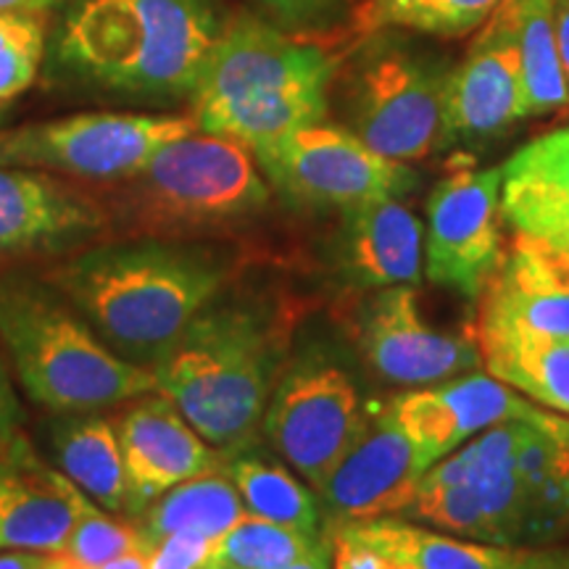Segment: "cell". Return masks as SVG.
Returning <instances> with one entry per match:
<instances>
[{"label":"cell","instance_id":"obj_1","mask_svg":"<svg viewBox=\"0 0 569 569\" xmlns=\"http://www.w3.org/2000/svg\"><path fill=\"white\" fill-rule=\"evenodd\" d=\"M227 21L222 0H63L46 67L63 84L124 101H193Z\"/></svg>","mask_w":569,"mask_h":569},{"label":"cell","instance_id":"obj_2","mask_svg":"<svg viewBox=\"0 0 569 569\" xmlns=\"http://www.w3.org/2000/svg\"><path fill=\"white\" fill-rule=\"evenodd\" d=\"M111 351L156 365L224 284L211 248L184 240L130 238L71 256L46 272Z\"/></svg>","mask_w":569,"mask_h":569},{"label":"cell","instance_id":"obj_3","mask_svg":"<svg viewBox=\"0 0 569 569\" xmlns=\"http://www.w3.org/2000/svg\"><path fill=\"white\" fill-rule=\"evenodd\" d=\"M336 56L259 17H230L193 96L196 127L251 151L325 122Z\"/></svg>","mask_w":569,"mask_h":569},{"label":"cell","instance_id":"obj_4","mask_svg":"<svg viewBox=\"0 0 569 569\" xmlns=\"http://www.w3.org/2000/svg\"><path fill=\"white\" fill-rule=\"evenodd\" d=\"M0 343L34 403L84 415L153 393V369L132 365L98 338L51 282L0 274Z\"/></svg>","mask_w":569,"mask_h":569},{"label":"cell","instance_id":"obj_5","mask_svg":"<svg viewBox=\"0 0 569 569\" xmlns=\"http://www.w3.org/2000/svg\"><path fill=\"white\" fill-rule=\"evenodd\" d=\"M272 325L240 303H209L153 365L156 390L217 451H243L274 390Z\"/></svg>","mask_w":569,"mask_h":569},{"label":"cell","instance_id":"obj_6","mask_svg":"<svg viewBox=\"0 0 569 569\" xmlns=\"http://www.w3.org/2000/svg\"><path fill=\"white\" fill-rule=\"evenodd\" d=\"M113 184V217L130 238L222 230L256 217L272 196L251 148L203 130L167 142L138 174Z\"/></svg>","mask_w":569,"mask_h":569},{"label":"cell","instance_id":"obj_7","mask_svg":"<svg viewBox=\"0 0 569 569\" xmlns=\"http://www.w3.org/2000/svg\"><path fill=\"white\" fill-rule=\"evenodd\" d=\"M451 74V63L411 42L409 32L377 30L361 34L338 61L330 90L348 132L375 153L407 163L448 148Z\"/></svg>","mask_w":569,"mask_h":569},{"label":"cell","instance_id":"obj_8","mask_svg":"<svg viewBox=\"0 0 569 569\" xmlns=\"http://www.w3.org/2000/svg\"><path fill=\"white\" fill-rule=\"evenodd\" d=\"M193 130L196 119L184 113H71L0 134V163L122 182L138 174L159 148Z\"/></svg>","mask_w":569,"mask_h":569},{"label":"cell","instance_id":"obj_9","mask_svg":"<svg viewBox=\"0 0 569 569\" xmlns=\"http://www.w3.org/2000/svg\"><path fill=\"white\" fill-rule=\"evenodd\" d=\"M267 182L298 206L351 209L417 188L415 169L367 148L346 127L309 124L253 151Z\"/></svg>","mask_w":569,"mask_h":569},{"label":"cell","instance_id":"obj_10","mask_svg":"<svg viewBox=\"0 0 569 569\" xmlns=\"http://www.w3.org/2000/svg\"><path fill=\"white\" fill-rule=\"evenodd\" d=\"M365 417L351 375L311 356L277 377L261 427L274 451L317 490L351 448Z\"/></svg>","mask_w":569,"mask_h":569},{"label":"cell","instance_id":"obj_11","mask_svg":"<svg viewBox=\"0 0 569 569\" xmlns=\"http://www.w3.org/2000/svg\"><path fill=\"white\" fill-rule=\"evenodd\" d=\"M503 167H459L427 198L425 267L436 284L478 301L503 259Z\"/></svg>","mask_w":569,"mask_h":569},{"label":"cell","instance_id":"obj_12","mask_svg":"<svg viewBox=\"0 0 569 569\" xmlns=\"http://www.w3.org/2000/svg\"><path fill=\"white\" fill-rule=\"evenodd\" d=\"M525 117L519 0H501L451 74L446 111L448 148L486 146Z\"/></svg>","mask_w":569,"mask_h":569},{"label":"cell","instance_id":"obj_13","mask_svg":"<svg viewBox=\"0 0 569 569\" xmlns=\"http://www.w3.org/2000/svg\"><path fill=\"white\" fill-rule=\"evenodd\" d=\"M425 472V459L382 403L367 411L351 448L317 488L319 509L332 525L407 515Z\"/></svg>","mask_w":569,"mask_h":569},{"label":"cell","instance_id":"obj_14","mask_svg":"<svg viewBox=\"0 0 569 569\" xmlns=\"http://www.w3.org/2000/svg\"><path fill=\"white\" fill-rule=\"evenodd\" d=\"M359 346L372 369L388 382L430 388L480 367L475 336H451L430 327L417 309L411 284L382 288L361 311Z\"/></svg>","mask_w":569,"mask_h":569},{"label":"cell","instance_id":"obj_15","mask_svg":"<svg viewBox=\"0 0 569 569\" xmlns=\"http://www.w3.org/2000/svg\"><path fill=\"white\" fill-rule=\"evenodd\" d=\"M113 427L124 459L127 515L134 519L180 482L224 467L222 453L159 390L134 398Z\"/></svg>","mask_w":569,"mask_h":569},{"label":"cell","instance_id":"obj_16","mask_svg":"<svg viewBox=\"0 0 569 569\" xmlns=\"http://www.w3.org/2000/svg\"><path fill=\"white\" fill-rule=\"evenodd\" d=\"M98 509L61 469L38 459L21 432L0 448V551L61 553Z\"/></svg>","mask_w":569,"mask_h":569},{"label":"cell","instance_id":"obj_17","mask_svg":"<svg viewBox=\"0 0 569 569\" xmlns=\"http://www.w3.org/2000/svg\"><path fill=\"white\" fill-rule=\"evenodd\" d=\"M478 301V325L569 338V248L517 232Z\"/></svg>","mask_w":569,"mask_h":569},{"label":"cell","instance_id":"obj_18","mask_svg":"<svg viewBox=\"0 0 569 569\" xmlns=\"http://www.w3.org/2000/svg\"><path fill=\"white\" fill-rule=\"evenodd\" d=\"M109 224L96 198L40 169L0 163V256L56 251Z\"/></svg>","mask_w":569,"mask_h":569},{"label":"cell","instance_id":"obj_19","mask_svg":"<svg viewBox=\"0 0 569 569\" xmlns=\"http://www.w3.org/2000/svg\"><path fill=\"white\" fill-rule=\"evenodd\" d=\"M422 222L401 198L343 209L340 224V267L359 288L417 284L422 274Z\"/></svg>","mask_w":569,"mask_h":569},{"label":"cell","instance_id":"obj_20","mask_svg":"<svg viewBox=\"0 0 569 569\" xmlns=\"http://www.w3.org/2000/svg\"><path fill=\"white\" fill-rule=\"evenodd\" d=\"M361 543L407 561L411 569H569V549L496 546L432 532L396 517L336 525Z\"/></svg>","mask_w":569,"mask_h":569},{"label":"cell","instance_id":"obj_21","mask_svg":"<svg viewBox=\"0 0 569 569\" xmlns=\"http://www.w3.org/2000/svg\"><path fill=\"white\" fill-rule=\"evenodd\" d=\"M407 517L457 538L528 546V498L515 467L465 486L417 490Z\"/></svg>","mask_w":569,"mask_h":569},{"label":"cell","instance_id":"obj_22","mask_svg":"<svg viewBox=\"0 0 569 569\" xmlns=\"http://www.w3.org/2000/svg\"><path fill=\"white\" fill-rule=\"evenodd\" d=\"M515 469L528 498V546L569 532V417L540 411L525 427Z\"/></svg>","mask_w":569,"mask_h":569},{"label":"cell","instance_id":"obj_23","mask_svg":"<svg viewBox=\"0 0 569 569\" xmlns=\"http://www.w3.org/2000/svg\"><path fill=\"white\" fill-rule=\"evenodd\" d=\"M475 338L488 375L569 417V338L496 325H478Z\"/></svg>","mask_w":569,"mask_h":569},{"label":"cell","instance_id":"obj_24","mask_svg":"<svg viewBox=\"0 0 569 569\" xmlns=\"http://www.w3.org/2000/svg\"><path fill=\"white\" fill-rule=\"evenodd\" d=\"M48 446L67 478L109 515H127L124 459L113 419L96 411L59 415L48 430Z\"/></svg>","mask_w":569,"mask_h":569},{"label":"cell","instance_id":"obj_25","mask_svg":"<svg viewBox=\"0 0 569 569\" xmlns=\"http://www.w3.org/2000/svg\"><path fill=\"white\" fill-rule=\"evenodd\" d=\"M246 517L238 488L224 467L198 475L174 486L138 517V530L151 549L161 538L174 532H193L203 538H222Z\"/></svg>","mask_w":569,"mask_h":569},{"label":"cell","instance_id":"obj_26","mask_svg":"<svg viewBox=\"0 0 569 569\" xmlns=\"http://www.w3.org/2000/svg\"><path fill=\"white\" fill-rule=\"evenodd\" d=\"M519 59L528 117H543L569 106L557 42V0H519Z\"/></svg>","mask_w":569,"mask_h":569},{"label":"cell","instance_id":"obj_27","mask_svg":"<svg viewBox=\"0 0 569 569\" xmlns=\"http://www.w3.org/2000/svg\"><path fill=\"white\" fill-rule=\"evenodd\" d=\"M224 472L238 488L246 515L319 536V501L288 469L256 457H234L224 461Z\"/></svg>","mask_w":569,"mask_h":569},{"label":"cell","instance_id":"obj_28","mask_svg":"<svg viewBox=\"0 0 569 569\" xmlns=\"http://www.w3.org/2000/svg\"><path fill=\"white\" fill-rule=\"evenodd\" d=\"M501 0H361L356 32L401 30L436 38H461L480 30Z\"/></svg>","mask_w":569,"mask_h":569},{"label":"cell","instance_id":"obj_29","mask_svg":"<svg viewBox=\"0 0 569 569\" xmlns=\"http://www.w3.org/2000/svg\"><path fill=\"white\" fill-rule=\"evenodd\" d=\"M319 538L246 515L213 540L209 569H282L315 549Z\"/></svg>","mask_w":569,"mask_h":569},{"label":"cell","instance_id":"obj_30","mask_svg":"<svg viewBox=\"0 0 569 569\" xmlns=\"http://www.w3.org/2000/svg\"><path fill=\"white\" fill-rule=\"evenodd\" d=\"M528 422L530 419H515V422H503L478 432L472 443L457 448V451H451L427 469L417 482V490H446L465 486V482L488 478V475L515 467L517 446L525 436Z\"/></svg>","mask_w":569,"mask_h":569},{"label":"cell","instance_id":"obj_31","mask_svg":"<svg viewBox=\"0 0 569 569\" xmlns=\"http://www.w3.org/2000/svg\"><path fill=\"white\" fill-rule=\"evenodd\" d=\"M40 13H0V103L30 90L46 61L48 32Z\"/></svg>","mask_w":569,"mask_h":569},{"label":"cell","instance_id":"obj_32","mask_svg":"<svg viewBox=\"0 0 569 569\" xmlns=\"http://www.w3.org/2000/svg\"><path fill=\"white\" fill-rule=\"evenodd\" d=\"M503 222L517 232L540 234L569 248V196L540 184L503 180L501 188Z\"/></svg>","mask_w":569,"mask_h":569},{"label":"cell","instance_id":"obj_33","mask_svg":"<svg viewBox=\"0 0 569 569\" xmlns=\"http://www.w3.org/2000/svg\"><path fill=\"white\" fill-rule=\"evenodd\" d=\"M134 551H148V543L142 540L138 525L119 522V519L103 515L101 507H98L80 519V525L71 532L67 549L61 553H67V557L80 561L88 569H101L109 561Z\"/></svg>","mask_w":569,"mask_h":569},{"label":"cell","instance_id":"obj_34","mask_svg":"<svg viewBox=\"0 0 569 569\" xmlns=\"http://www.w3.org/2000/svg\"><path fill=\"white\" fill-rule=\"evenodd\" d=\"M503 180L530 182L569 196V130L546 134L511 156Z\"/></svg>","mask_w":569,"mask_h":569},{"label":"cell","instance_id":"obj_35","mask_svg":"<svg viewBox=\"0 0 569 569\" xmlns=\"http://www.w3.org/2000/svg\"><path fill=\"white\" fill-rule=\"evenodd\" d=\"M267 17L282 30L298 34H315L332 24L338 13V0H256Z\"/></svg>","mask_w":569,"mask_h":569},{"label":"cell","instance_id":"obj_36","mask_svg":"<svg viewBox=\"0 0 569 569\" xmlns=\"http://www.w3.org/2000/svg\"><path fill=\"white\" fill-rule=\"evenodd\" d=\"M211 551V538L174 532L148 549V569H209Z\"/></svg>","mask_w":569,"mask_h":569},{"label":"cell","instance_id":"obj_37","mask_svg":"<svg viewBox=\"0 0 569 569\" xmlns=\"http://www.w3.org/2000/svg\"><path fill=\"white\" fill-rule=\"evenodd\" d=\"M21 425V407L17 390L9 377V369L3 365V356H0V448L9 446L13 436L19 432Z\"/></svg>","mask_w":569,"mask_h":569},{"label":"cell","instance_id":"obj_38","mask_svg":"<svg viewBox=\"0 0 569 569\" xmlns=\"http://www.w3.org/2000/svg\"><path fill=\"white\" fill-rule=\"evenodd\" d=\"M282 569H332V538H319L315 549Z\"/></svg>","mask_w":569,"mask_h":569},{"label":"cell","instance_id":"obj_39","mask_svg":"<svg viewBox=\"0 0 569 569\" xmlns=\"http://www.w3.org/2000/svg\"><path fill=\"white\" fill-rule=\"evenodd\" d=\"M51 553L38 551H0V569H46Z\"/></svg>","mask_w":569,"mask_h":569},{"label":"cell","instance_id":"obj_40","mask_svg":"<svg viewBox=\"0 0 569 569\" xmlns=\"http://www.w3.org/2000/svg\"><path fill=\"white\" fill-rule=\"evenodd\" d=\"M557 42L561 56V69H565L569 84V0H557Z\"/></svg>","mask_w":569,"mask_h":569},{"label":"cell","instance_id":"obj_41","mask_svg":"<svg viewBox=\"0 0 569 569\" xmlns=\"http://www.w3.org/2000/svg\"><path fill=\"white\" fill-rule=\"evenodd\" d=\"M63 0H0V13L19 11V13H46L61 6Z\"/></svg>","mask_w":569,"mask_h":569},{"label":"cell","instance_id":"obj_42","mask_svg":"<svg viewBox=\"0 0 569 569\" xmlns=\"http://www.w3.org/2000/svg\"><path fill=\"white\" fill-rule=\"evenodd\" d=\"M101 569H148V551H134L103 565Z\"/></svg>","mask_w":569,"mask_h":569},{"label":"cell","instance_id":"obj_43","mask_svg":"<svg viewBox=\"0 0 569 569\" xmlns=\"http://www.w3.org/2000/svg\"><path fill=\"white\" fill-rule=\"evenodd\" d=\"M46 569H88V567L67 557V553H51V561H48Z\"/></svg>","mask_w":569,"mask_h":569}]
</instances>
